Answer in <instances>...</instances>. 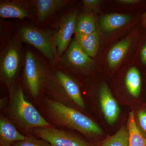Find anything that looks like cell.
<instances>
[{
    "instance_id": "27",
    "label": "cell",
    "mask_w": 146,
    "mask_h": 146,
    "mask_svg": "<svg viewBox=\"0 0 146 146\" xmlns=\"http://www.w3.org/2000/svg\"><path fill=\"white\" fill-rule=\"evenodd\" d=\"M7 99L6 98L1 99V102H0L1 110H2L5 107V105L7 104Z\"/></svg>"
},
{
    "instance_id": "19",
    "label": "cell",
    "mask_w": 146,
    "mask_h": 146,
    "mask_svg": "<svg viewBox=\"0 0 146 146\" xmlns=\"http://www.w3.org/2000/svg\"><path fill=\"white\" fill-rule=\"evenodd\" d=\"M127 128L129 133V146H146V138L137 126L136 117L133 111L129 112Z\"/></svg>"
},
{
    "instance_id": "11",
    "label": "cell",
    "mask_w": 146,
    "mask_h": 146,
    "mask_svg": "<svg viewBox=\"0 0 146 146\" xmlns=\"http://www.w3.org/2000/svg\"><path fill=\"white\" fill-rule=\"evenodd\" d=\"M36 26L44 25L51 18L65 10L71 3L68 0H34Z\"/></svg>"
},
{
    "instance_id": "21",
    "label": "cell",
    "mask_w": 146,
    "mask_h": 146,
    "mask_svg": "<svg viewBox=\"0 0 146 146\" xmlns=\"http://www.w3.org/2000/svg\"><path fill=\"white\" fill-rule=\"evenodd\" d=\"M24 141L16 142L13 146H52L48 143L31 133H28Z\"/></svg>"
},
{
    "instance_id": "23",
    "label": "cell",
    "mask_w": 146,
    "mask_h": 146,
    "mask_svg": "<svg viewBox=\"0 0 146 146\" xmlns=\"http://www.w3.org/2000/svg\"><path fill=\"white\" fill-rule=\"evenodd\" d=\"M101 1L99 0H83L82 1L84 6L85 9L90 11H96L98 8Z\"/></svg>"
},
{
    "instance_id": "25",
    "label": "cell",
    "mask_w": 146,
    "mask_h": 146,
    "mask_svg": "<svg viewBox=\"0 0 146 146\" xmlns=\"http://www.w3.org/2000/svg\"><path fill=\"white\" fill-rule=\"evenodd\" d=\"M142 1L140 0H119V2L121 3L126 5H135L138 3H141Z\"/></svg>"
},
{
    "instance_id": "24",
    "label": "cell",
    "mask_w": 146,
    "mask_h": 146,
    "mask_svg": "<svg viewBox=\"0 0 146 146\" xmlns=\"http://www.w3.org/2000/svg\"><path fill=\"white\" fill-rule=\"evenodd\" d=\"M140 62L141 65L146 66V41L141 47L140 52Z\"/></svg>"
},
{
    "instance_id": "26",
    "label": "cell",
    "mask_w": 146,
    "mask_h": 146,
    "mask_svg": "<svg viewBox=\"0 0 146 146\" xmlns=\"http://www.w3.org/2000/svg\"><path fill=\"white\" fill-rule=\"evenodd\" d=\"M141 26L146 30V11L142 16Z\"/></svg>"
},
{
    "instance_id": "28",
    "label": "cell",
    "mask_w": 146,
    "mask_h": 146,
    "mask_svg": "<svg viewBox=\"0 0 146 146\" xmlns=\"http://www.w3.org/2000/svg\"><path fill=\"white\" fill-rule=\"evenodd\" d=\"M13 146V145H12V146Z\"/></svg>"
},
{
    "instance_id": "6",
    "label": "cell",
    "mask_w": 146,
    "mask_h": 146,
    "mask_svg": "<svg viewBox=\"0 0 146 146\" xmlns=\"http://www.w3.org/2000/svg\"><path fill=\"white\" fill-rule=\"evenodd\" d=\"M17 32L21 41L35 48L51 65H56L59 58L56 46L55 32L52 29L40 28L29 23L18 25Z\"/></svg>"
},
{
    "instance_id": "20",
    "label": "cell",
    "mask_w": 146,
    "mask_h": 146,
    "mask_svg": "<svg viewBox=\"0 0 146 146\" xmlns=\"http://www.w3.org/2000/svg\"><path fill=\"white\" fill-rule=\"evenodd\" d=\"M100 146H129V133L127 127L122 126L114 135L102 141Z\"/></svg>"
},
{
    "instance_id": "4",
    "label": "cell",
    "mask_w": 146,
    "mask_h": 146,
    "mask_svg": "<svg viewBox=\"0 0 146 146\" xmlns=\"http://www.w3.org/2000/svg\"><path fill=\"white\" fill-rule=\"evenodd\" d=\"M18 32L1 47L0 78L8 89L13 87L22 72L25 59V50Z\"/></svg>"
},
{
    "instance_id": "22",
    "label": "cell",
    "mask_w": 146,
    "mask_h": 146,
    "mask_svg": "<svg viewBox=\"0 0 146 146\" xmlns=\"http://www.w3.org/2000/svg\"><path fill=\"white\" fill-rule=\"evenodd\" d=\"M137 126L139 130L146 138V108L140 110L136 115Z\"/></svg>"
},
{
    "instance_id": "16",
    "label": "cell",
    "mask_w": 146,
    "mask_h": 146,
    "mask_svg": "<svg viewBox=\"0 0 146 146\" xmlns=\"http://www.w3.org/2000/svg\"><path fill=\"white\" fill-rule=\"evenodd\" d=\"M74 38L88 56L91 58L96 56L100 46L99 36L96 31L87 35H75Z\"/></svg>"
},
{
    "instance_id": "1",
    "label": "cell",
    "mask_w": 146,
    "mask_h": 146,
    "mask_svg": "<svg viewBox=\"0 0 146 146\" xmlns=\"http://www.w3.org/2000/svg\"><path fill=\"white\" fill-rule=\"evenodd\" d=\"M42 108L45 119L52 125L69 128L89 137L102 134V129L91 118L48 96H44Z\"/></svg>"
},
{
    "instance_id": "17",
    "label": "cell",
    "mask_w": 146,
    "mask_h": 146,
    "mask_svg": "<svg viewBox=\"0 0 146 146\" xmlns=\"http://www.w3.org/2000/svg\"><path fill=\"white\" fill-rule=\"evenodd\" d=\"M131 43V38L123 39L110 50L107 55V62L110 69H114L119 64L127 52Z\"/></svg>"
},
{
    "instance_id": "12",
    "label": "cell",
    "mask_w": 146,
    "mask_h": 146,
    "mask_svg": "<svg viewBox=\"0 0 146 146\" xmlns=\"http://www.w3.org/2000/svg\"><path fill=\"white\" fill-rule=\"evenodd\" d=\"M100 104L102 112L107 122L113 125L117 120L120 108L117 102L106 83L102 84L99 91Z\"/></svg>"
},
{
    "instance_id": "2",
    "label": "cell",
    "mask_w": 146,
    "mask_h": 146,
    "mask_svg": "<svg viewBox=\"0 0 146 146\" xmlns=\"http://www.w3.org/2000/svg\"><path fill=\"white\" fill-rule=\"evenodd\" d=\"M44 91L48 96L67 106L85 108L78 84L69 74L50 65Z\"/></svg>"
},
{
    "instance_id": "13",
    "label": "cell",
    "mask_w": 146,
    "mask_h": 146,
    "mask_svg": "<svg viewBox=\"0 0 146 146\" xmlns=\"http://www.w3.org/2000/svg\"><path fill=\"white\" fill-rule=\"evenodd\" d=\"M26 136L17 129L6 117H0V146H11L16 142L24 141Z\"/></svg>"
},
{
    "instance_id": "7",
    "label": "cell",
    "mask_w": 146,
    "mask_h": 146,
    "mask_svg": "<svg viewBox=\"0 0 146 146\" xmlns=\"http://www.w3.org/2000/svg\"><path fill=\"white\" fill-rule=\"evenodd\" d=\"M78 14L77 9H65L53 17L51 23L48 22L50 25L46 28L52 29L55 32L56 46L59 58L67 50L72 40V36L74 34Z\"/></svg>"
},
{
    "instance_id": "15",
    "label": "cell",
    "mask_w": 146,
    "mask_h": 146,
    "mask_svg": "<svg viewBox=\"0 0 146 146\" xmlns=\"http://www.w3.org/2000/svg\"><path fill=\"white\" fill-rule=\"evenodd\" d=\"M96 19L91 11L85 9L79 13L76 22L74 35H87L96 31Z\"/></svg>"
},
{
    "instance_id": "14",
    "label": "cell",
    "mask_w": 146,
    "mask_h": 146,
    "mask_svg": "<svg viewBox=\"0 0 146 146\" xmlns=\"http://www.w3.org/2000/svg\"><path fill=\"white\" fill-rule=\"evenodd\" d=\"M131 18L132 17L128 14L110 13L102 17L100 21V26L103 31L110 32L125 25Z\"/></svg>"
},
{
    "instance_id": "9",
    "label": "cell",
    "mask_w": 146,
    "mask_h": 146,
    "mask_svg": "<svg viewBox=\"0 0 146 146\" xmlns=\"http://www.w3.org/2000/svg\"><path fill=\"white\" fill-rule=\"evenodd\" d=\"M29 132L47 141L52 146H93L74 133L54 127L35 128Z\"/></svg>"
},
{
    "instance_id": "18",
    "label": "cell",
    "mask_w": 146,
    "mask_h": 146,
    "mask_svg": "<svg viewBox=\"0 0 146 146\" xmlns=\"http://www.w3.org/2000/svg\"><path fill=\"white\" fill-rule=\"evenodd\" d=\"M126 87L129 93L134 98H138L141 94V77L138 68H131L127 73L125 79Z\"/></svg>"
},
{
    "instance_id": "10",
    "label": "cell",
    "mask_w": 146,
    "mask_h": 146,
    "mask_svg": "<svg viewBox=\"0 0 146 146\" xmlns=\"http://www.w3.org/2000/svg\"><path fill=\"white\" fill-rule=\"evenodd\" d=\"M0 16L2 18H29L36 23L34 0H4L0 1Z\"/></svg>"
},
{
    "instance_id": "3",
    "label": "cell",
    "mask_w": 146,
    "mask_h": 146,
    "mask_svg": "<svg viewBox=\"0 0 146 146\" xmlns=\"http://www.w3.org/2000/svg\"><path fill=\"white\" fill-rule=\"evenodd\" d=\"M9 90L8 115L20 128L29 132L35 128L53 127L27 100L22 86L16 84Z\"/></svg>"
},
{
    "instance_id": "8",
    "label": "cell",
    "mask_w": 146,
    "mask_h": 146,
    "mask_svg": "<svg viewBox=\"0 0 146 146\" xmlns=\"http://www.w3.org/2000/svg\"><path fill=\"white\" fill-rule=\"evenodd\" d=\"M94 60L83 51L74 38L59 57L54 66L64 72H87L92 67Z\"/></svg>"
},
{
    "instance_id": "5",
    "label": "cell",
    "mask_w": 146,
    "mask_h": 146,
    "mask_svg": "<svg viewBox=\"0 0 146 146\" xmlns=\"http://www.w3.org/2000/svg\"><path fill=\"white\" fill-rule=\"evenodd\" d=\"M25 54L22 81L27 92L36 100L44 91L51 65L31 48H26Z\"/></svg>"
}]
</instances>
